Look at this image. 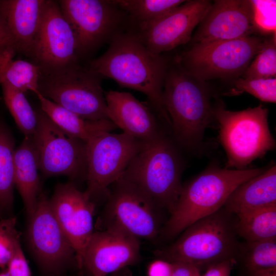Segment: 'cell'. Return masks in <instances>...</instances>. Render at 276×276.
<instances>
[{
  "instance_id": "cell-16",
  "label": "cell",
  "mask_w": 276,
  "mask_h": 276,
  "mask_svg": "<svg viewBox=\"0 0 276 276\" xmlns=\"http://www.w3.org/2000/svg\"><path fill=\"white\" fill-rule=\"evenodd\" d=\"M49 202L81 268L84 249L94 233V202L72 182L58 184Z\"/></svg>"
},
{
  "instance_id": "cell-20",
  "label": "cell",
  "mask_w": 276,
  "mask_h": 276,
  "mask_svg": "<svg viewBox=\"0 0 276 276\" xmlns=\"http://www.w3.org/2000/svg\"><path fill=\"white\" fill-rule=\"evenodd\" d=\"M47 0H0V17L16 53L29 57Z\"/></svg>"
},
{
  "instance_id": "cell-7",
  "label": "cell",
  "mask_w": 276,
  "mask_h": 276,
  "mask_svg": "<svg viewBox=\"0 0 276 276\" xmlns=\"http://www.w3.org/2000/svg\"><path fill=\"white\" fill-rule=\"evenodd\" d=\"M102 78L78 63L56 69L40 67L38 90L84 119L109 120Z\"/></svg>"
},
{
  "instance_id": "cell-36",
  "label": "cell",
  "mask_w": 276,
  "mask_h": 276,
  "mask_svg": "<svg viewBox=\"0 0 276 276\" xmlns=\"http://www.w3.org/2000/svg\"><path fill=\"white\" fill-rule=\"evenodd\" d=\"M174 265L165 260L156 261L148 268V276H170Z\"/></svg>"
},
{
  "instance_id": "cell-31",
  "label": "cell",
  "mask_w": 276,
  "mask_h": 276,
  "mask_svg": "<svg viewBox=\"0 0 276 276\" xmlns=\"http://www.w3.org/2000/svg\"><path fill=\"white\" fill-rule=\"evenodd\" d=\"M233 87L224 95L235 96L246 93L261 101L276 102V78L245 79L240 77L234 80Z\"/></svg>"
},
{
  "instance_id": "cell-1",
  "label": "cell",
  "mask_w": 276,
  "mask_h": 276,
  "mask_svg": "<svg viewBox=\"0 0 276 276\" xmlns=\"http://www.w3.org/2000/svg\"><path fill=\"white\" fill-rule=\"evenodd\" d=\"M169 64L163 54L150 51L135 33L121 32L106 51L90 61L89 68L119 85L139 91L148 98L158 118L171 128L162 101L165 75Z\"/></svg>"
},
{
  "instance_id": "cell-40",
  "label": "cell",
  "mask_w": 276,
  "mask_h": 276,
  "mask_svg": "<svg viewBox=\"0 0 276 276\" xmlns=\"http://www.w3.org/2000/svg\"><path fill=\"white\" fill-rule=\"evenodd\" d=\"M200 271L197 268H196L194 271H193L192 276H201L200 275Z\"/></svg>"
},
{
  "instance_id": "cell-39",
  "label": "cell",
  "mask_w": 276,
  "mask_h": 276,
  "mask_svg": "<svg viewBox=\"0 0 276 276\" xmlns=\"http://www.w3.org/2000/svg\"><path fill=\"white\" fill-rule=\"evenodd\" d=\"M250 276H276V268L258 271Z\"/></svg>"
},
{
  "instance_id": "cell-23",
  "label": "cell",
  "mask_w": 276,
  "mask_h": 276,
  "mask_svg": "<svg viewBox=\"0 0 276 276\" xmlns=\"http://www.w3.org/2000/svg\"><path fill=\"white\" fill-rule=\"evenodd\" d=\"M35 95L40 103L41 110L60 129L85 143L104 132L117 128L109 120L92 121L84 119L42 96Z\"/></svg>"
},
{
  "instance_id": "cell-22",
  "label": "cell",
  "mask_w": 276,
  "mask_h": 276,
  "mask_svg": "<svg viewBox=\"0 0 276 276\" xmlns=\"http://www.w3.org/2000/svg\"><path fill=\"white\" fill-rule=\"evenodd\" d=\"M37 156L32 136H25L14 153V182L28 217L35 211L41 192Z\"/></svg>"
},
{
  "instance_id": "cell-14",
  "label": "cell",
  "mask_w": 276,
  "mask_h": 276,
  "mask_svg": "<svg viewBox=\"0 0 276 276\" xmlns=\"http://www.w3.org/2000/svg\"><path fill=\"white\" fill-rule=\"evenodd\" d=\"M208 0L185 2L157 19L139 26L135 33L152 53L162 54L191 40L192 32L211 6Z\"/></svg>"
},
{
  "instance_id": "cell-17",
  "label": "cell",
  "mask_w": 276,
  "mask_h": 276,
  "mask_svg": "<svg viewBox=\"0 0 276 276\" xmlns=\"http://www.w3.org/2000/svg\"><path fill=\"white\" fill-rule=\"evenodd\" d=\"M140 257L139 239L105 229L93 233L84 249L81 268L91 276H107L135 263Z\"/></svg>"
},
{
  "instance_id": "cell-41",
  "label": "cell",
  "mask_w": 276,
  "mask_h": 276,
  "mask_svg": "<svg viewBox=\"0 0 276 276\" xmlns=\"http://www.w3.org/2000/svg\"><path fill=\"white\" fill-rule=\"evenodd\" d=\"M0 276H10V275H9L7 270L5 269V270H3V271L0 272Z\"/></svg>"
},
{
  "instance_id": "cell-11",
  "label": "cell",
  "mask_w": 276,
  "mask_h": 276,
  "mask_svg": "<svg viewBox=\"0 0 276 276\" xmlns=\"http://www.w3.org/2000/svg\"><path fill=\"white\" fill-rule=\"evenodd\" d=\"M36 113L37 127L32 138L43 176L86 178V143L60 129L41 109Z\"/></svg>"
},
{
  "instance_id": "cell-33",
  "label": "cell",
  "mask_w": 276,
  "mask_h": 276,
  "mask_svg": "<svg viewBox=\"0 0 276 276\" xmlns=\"http://www.w3.org/2000/svg\"><path fill=\"white\" fill-rule=\"evenodd\" d=\"M252 20L256 32L276 34V1L250 0Z\"/></svg>"
},
{
  "instance_id": "cell-25",
  "label": "cell",
  "mask_w": 276,
  "mask_h": 276,
  "mask_svg": "<svg viewBox=\"0 0 276 276\" xmlns=\"http://www.w3.org/2000/svg\"><path fill=\"white\" fill-rule=\"evenodd\" d=\"M236 216L237 234L246 242L276 238V205L246 211Z\"/></svg>"
},
{
  "instance_id": "cell-12",
  "label": "cell",
  "mask_w": 276,
  "mask_h": 276,
  "mask_svg": "<svg viewBox=\"0 0 276 276\" xmlns=\"http://www.w3.org/2000/svg\"><path fill=\"white\" fill-rule=\"evenodd\" d=\"M61 11L73 32L77 56L92 51L119 33L126 13L111 1L60 0Z\"/></svg>"
},
{
  "instance_id": "cell-4",
  "label": "cell",
  "mask_w": 276,
  "mask_h": 276,
  "mask_svg": "<svg viewBox=\"0 0 276 276\" xmlns=\"http://www.w3.org/2000/svg\"><path fill=\"white\" fill-rule=\"evenodd\" d=\"M236 223V216L222 207L193 223L175 242L154 254L170 263L192 265L200 271L224 260H237L241 244Z\"/></svg>"
},
{
  "instance_id": "cell-29",
  "label": "cell",
  "mask_w": 276,
  "mask_h": 276,
  "mask_svg": "<svg viewBox=\"0 0 276 276\" xmlns=\"http://www.w3.org/2000/svg\"><path fill=\"white\" fill-rule=\"evenodd\" d=\"M240 257L250 276L258 271L276 268V238L240 244Z\"/></svg>"
},
{
  "instance_id": "cell-27",
  "label": "cell",
  "mask_w": 276,
  "mask_h": 276,
  "mask_svg": "<svg viewBox=\"0 0 276 276\" xmlns=\"http://www.w3.org/2000/svg\"><path fill=\"white\" fill-rule=\"evenodd\" d=\"M112 3L139 26L152 22L174 9L183 0H116Z\"/></svg>"
},
{
  "instance_id": "cell-28",
  "label": "cell",
  "mask_w": 276,
  "mask_h": 276,
  "mask_svg": "<svg viewBox=\"0 0 276 276\" xmlns=\"http://www.w3.org/2000/svg\"><path fill=\"white\" fill-rule=\"evenodd\" d=\"M3 97L17 127L25 136H32L37 127V116L24 93L1 81Z\"/></svg>"
},
{
  "instance_id": "cell-5",
  "label": "cell",
  "mask_w": 276,
  "mask_h": 276,
  "mask_svg": "<svg viewBox=\"0 0 276 276\" xmlns=\"http://www.w3.org/2000/svg\"><path fill=\"white\" fill-rule=\"evenodd\" d=\"M183 167L176 143L163 133L146 143L121 177L134 185L161 209L171 213L182 188Z\"/></svg>"
},
{
  "instance_id": "cell-35",
  "label": "cell",
  "mask_w": 276,
  "mask_h": 276,
  "mask_svg": "<svg viewBox=\"0 0 276 276\" xmlns=\"http://www.w3.org/2000/svg\"><path fill=\"white\" fill-rule=\"evenodd\" d=\"M237 260L234 259L224 260L209 266L202 276H230Z\"/></svg>"
},
{
  "instance_id": "cell-38",
  "label": "cell",
  "mask_w": 276,
  "mask_h": 276,
  "mask_svg": "<svg viewBox=\"0 0 276 276\" xmlns=\"http://www.w3.org/2000/svg\"><path fill=\"white\" fill-rule=\"evenodd\" d=\"M0 45L9 46V47H12L14 49L11 37L1 17H0Z\"/></svg>"
},
{
  "instance_id": "cell-37",
  "label": "cell",
  "mask_w": 276,
  "mask_h": 276,
  "mask_svg": "<svg viewBox=\"0 0 276 276\" xmlns=\"http://www.w3.org/2000/svg\"><path fill=\"white\" fill-rule=\"evenodd\" d=\"M173 269L170 276H192L196 267L183 263H172Z\"/></svg>"
},
{
  "instance_id": "cell-30",
  "label": "cell",
  "mask_w": 276,
  "mask_h": 276,
  "mask_svg": "<svg viewBox=\"0 0 276 276\" xmlns=\"http://www.w3.org/2000/svg\"><path fill=\"white\" fill-rule=\"evenodd\" d=\"M276 77V34L265 38L264 44L241 77L245 79Z\"/></svg>"
},
{
  "instance_id": "cell-24",
  "label": "cell",
  "mask_w": 276,
  "mask_h": 276,
  "mask_svg": "<svg viewBox=\"0 0 276 276\" xmlns=\"http://www.w3.org/2000/svg\"><path fill=\"white\" fill-rule=\"evenodd\" d=\"M14 49L9 46L0 45V82L7 84L24 93L38 91L40 67L28 61L13 57Z\"/></svg>"
},
{
  "instance_id": "cell-3",
  "label": "cell",
  "mask_w": 276,
  "mask_h": 276,
  "mask_svg": "<svg viewBox=\"0 0 276 276\" xmlns=\"http://www.w3.org/2000/svg\"><path fill=\"white\" fill-rule=\"evenodd\" d=\"M266 169L238 170L222 168L216 163L209 165L182 185L175 208L159 234L165 239L179 235L196 221L220 209L236 187Z\"/></svg>"
},
{
  "instance_id": "cell-2",
  "label": "cell",
  "mask_w": 276,
  "mask_h": 276,
  "mask_svg": "<svg viewBox=\"0 0 276 276\" xmlns=\"http://www.w3.org/2000/svg\"><path fill=\"white\" fill-rule=\"evenodd\" d=\"M162 101L171 121L174 142L191 151L200 149L205 130L214 120L206 81L187 71L176 60L169 64Z\"/></svg>"
},
{
  "instance_id": "cell-8",
  "label": "cell",
  "mask_w": 276,
  "mask_h": 276,
  "mask_svg": "<svg viewBox=\"0 0 276 276\" xmlns=\"http://www.w3.org/2000/svg\"><path fill=\"white\" fill-rule=\"evenodd\" d=\"M265 39L254 35L234 40L193 43L176 60L187 71L204 81L237 78L243 74Z\"/></svg>"
},
{
  "instance_id": "cell-15",
  "label": "cell",
  "mask_w": 276,
  "mask_h": 276,
  "mask_svg": "<svg viewBox=\"0 0 276 276\" xmlns=\"http://www.w3.org/2000/svg\"><path fill=\"white\" fill-rule=\"evenodd\" d=\"M29 57L44 69L78 63L75 37L58 2L47 0Z\"/></svg>"
},
{
  "instance_id": "cell-10",
  "label": "cell",
  "mask_w": 276,
  "mask_h": 276,
  "mask_svg": "<svg viewBox=\"0 0 276 276\" xmlns=\"http://www.w3.org/2000/svg\"><path fill=\"white\" fill-rule=\"evenodd\" d=\"M112 185L103 213L105 229L119 231L138 239L155 238L161 230V209L122 177Z\"/></svg>"
},
{
  "instance_id": "cell-19",
  "label": "cell",
  "mask_w": 276,
  "mask_h": 276,
  "mask_svg": "<svg viewBox=\"0 0 276 276\" xmlns=\"http://www.w3.org/2000/svg\"><path fill=\"white\" fill-rule=\"evenodd\" d=\"M108 119L123 132L144 143L150 142L164 133L151 109L124 91L105 93Z\"/></svg>"
},
{
  "instance_id": "cell-34",
  "label": "cell",
  "mask_w": 276,
  "mask_h": 276,
  "mask_svg": "<svg viewBox=\"0 0 276 276\" xmlns=\"http://www.w3.org/2000/svg\"><path fill=\"white\" fill-rule=\"evenodd\" d=\"M6 270L10 276H32L20 244L15 249Z\"/></svg>"
},
{
  "instance_id": "cell-13",
  "label": "cell",
  "mask_w": 276,
  "mask_h": 276,
  "mask_svg": "<svg viewBox=\"0 0 276 276\" xmlns=\"http://www.w3.org/2000/svg\"><path fill=\"white\" fill-rule=\"evenodd\" d=\"M29 219L27 242L36 262L44 272L56 274L71 263H76L74 248L56 220L49 199L42 192Z\"/></svg>"
},
{
  "instance_id": "cell-6",
  "label": "cell",
  "mask_w": 276,
  "mask_h": 276,
  "mask_svg": "<svg viewBox=\"0 0 276 276\" xmlns=\"http://www.w3.org/2000/svg\"><path fill=\"white\" fill-rule=\"evenodd\" d=\"M219 137L226 155L225 168L242 170L275 148L268 125V110L262 105L231 111L221 102L213 106Z\"/></svg>"
},
{
  "instance_id": "cell-26",
  "label": "cell",
  "mask_w": 276,
  "mask_h": 276,
  "mask_svg": "<svg viewBox=\"0 0 276 276\" xmlns=\"http://www.w3.org/2000/svg\"><path fill=\"white\" fill-rule=\"evenodd\" d=\"M14 145L9 129L0 119V213L9 212L13 207Z\"/></svg>"
},
{
  "instance_id": "cell-32",
  "label": "cell",
  "mask_w": 276,
  "mask_h": 276,
  "mask_svg": "<svg viewBox=\"0 0 276 276\" xmlns=\"http://www.w3.org/2000/svg\"><path fill=\"white\" fill-rule=\"evenodd\" d=\"M16 219L8 216L0 219V268L5 270L17 246L20 244Z\"/></svg>"
},
{
  "instance_id": "cell-9",
  "label": "cell",
  "mask_w": 276,
  "mask_h": 276,
  "mask_svg": "<svg viewBox=\"0 0 276 276\" xmlns=\"http://www.w3.org/2000/svg\"><path fill=\"white\" fill-rule=\"evenodd\" d=\"M146 143L124 133L106 132L86 143L87 188L93 201L107 198L109 186L121 177L134 156Z\"/></svg>"
},
{
  "instance_id": "cell-21",
  "label": "cell",
  "mask_w": 276,
  "mask_h": 276,
  "mask_svg": "<svg viewBox=\"0 0 276 276\" xmlns=\"http://www.w3.org/2000/svg\"><path fill=\"white\" fill-rule=\"evenodd\" d=\"M276 205L275 164L243 182L229 195L223 207L235 215L246 211Z\"/></svg>"
},
{
  "instance_id": "cell-18",
  "label": "cell",
  "mask_w": 276,
  "mask_h": 276,
  "mask_svg": "<svg viewBox=\"0 0 276 276\" xmlns=\"http://www.w3.org/2000/svg\"><path fill=\"white\" fill-rule=\"evenodd\" d=\"M193 43L231 40L256 32L250 0H215L198 25Z\"/></svg>"
}]
</instances>
